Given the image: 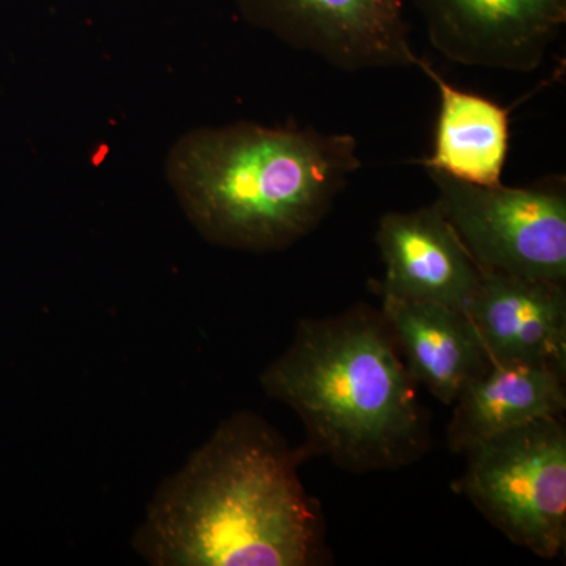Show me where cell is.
Instances as JSON below:
<instances>
[{
    "instance_id": "cell-1",
    "label": "cell",
    "mask_w": 566,
    "mask_h": 566,
    "mask_svg": "<svg viewBox=\"0 0 566 566\" xmlns=\"http://www.w3.org/2000/svg\"><path fill=\"white\" fill-rule=\"evenodd\" d=\"M292 449L253 412H238L156 491L134 549L155 566H308L324 560L322 506Z\"/></svg>"
},
{
    "instance_id": "cell-2",
    "label": "cell",
    "mask_w": 566,
    "mask_h": 566,
    "mask_svg": "<svg viewBox=\"0 0 566 566\" xmlns=\"http://www.w3.org/2000/svg\"><path fill=\"white\" fill-rule=\"evenodd\" d=\"M360 166L349 134L238 122L182 134L166 178L208 243L273 252L314 232Z\"/></svg>"
},
{
    "instance_id": "cell-3",
    "label": "cell",
    "mask_w": 566,
    "mask_h": 566,
    "mask_svg": "<svg viewBox=\"0 0 566 566\" xmlns=\"http://www.w3.org/2000/svg\"><path fill=\"white\" fill-rule=\"evenodd\" d=\"M395 346L381 312L367 305L303 319L260 382L300 416L308 455L352 472L401 468L427 449L428 422Z\"/></svg>"
},
{
    "instance_id": "cell-4",
    "label": "cell",
    "mask_w": 566,
    "mask_h": 566,
    "mask_svg": "<svg viewBox=\"0 0 566 566\" xmlns=\"http://www.w3.org/2000/svg\"><path fill=\"white\" fill-rule=\"evenodd\" d=\"M458 491L516 545L554 558L566 538V430L562 417L536 420L465 452Z\"/></svg>"
},
{
    "instance_id": "cell-5",
    "label": "cell",
    "mask_w": 566,
    "mask_h": 566,
    "mask_svg": "<svg viewBox=\"0 0 566 566\" xmlns=\"http://www.w3.org/2000/svg\"><path fill=\"white\" fill-rule=\"evenodd\" d=\"M427 172L438 188L436 205L480 270L565 283L566 193L560 182L476 186Z\"/></svg>"
},
{
    "instance_id": "cell-6",
    "label": "cell",
    "mask_w": 566,
    "mask_h": 566,
    "mask_svg": "<svg viewBox=\"0 0 566 566\" xmlns=\"http://www.w3.org/2000/svg\"><path fill=\"white\" fill-rule=\"evenodd\" d=\"M244 21L334 69L419 65L403 0H233Z\"/></svg>"
},
{
    "instance_id": "cell-7",
    "label": "cell",
    "mask_w": 566,
    "mask_h": 566,
    "mask_svg": "<svg viewBox=\"0 0 566 566\" xmlns=\"http://www.w3.org/2000/svg\"><path fill=\"white\" fill-rule=\"evenodd\" d=\"M431 44L450 62L528 73L566 22V0H415Z\"/></svg>"
},
{
    "instance_id": "cell-8",
    "label": "cell",
    "mask_w": 566,
    "mask_h": 566,
    "mask_svg": "<svg viewBox=\"0 0 566 566\" xmlns=\"http://www.w3.org/2000/svg\"><path fill=\"white\" fill-rule=\"evenodd\" d=\"M376 244L386 274L379 293L465 311L483 271L452 223L436 205L409 212H387L379 221Z\"/></svg>"
},
{
    "instance_id": "cell-9",
    "label": "cell",
    "mask_w": 566,
    "mask_h": 566,
    "mask_svg": "<svg viewBox=\"0 0 566 566\" xmlns=\"http://www.w3.org/2000/svg\"><path fill=\"white\" fill-rule=\"evenodd\" d=\"M464 312L491 363L547 364L565 371V283L483 271Z\"/></svg>"
},
{
    "instance_id": "cell-10",
    "label": "cell",
    "mask_w": 566,
    "mask_h": 566,
    "mask_svg": "<svg viewBox=\"0 0 566 566\" xmlns=\"http://www.w3.org/2000/svg\"><path fill=\"white\" fill-rule=\"evenodd\" d=\"M382 296L381 315L415 382L452 405L469 381L490 367L465 312L449 305Z\"/></svg>"
},
{
    "instance_id": "cell-11",
    "label": "cell",
    "mask_w": 566,
    "mask_h": 566,
    "mask_svg": "<svg viewBox=\"0 0 566 566\" xmlns=\"http://www.w3.org/2000/svg\"><path fill=\"white\" fill-rule=\"evenodd\" d=\"M565 371L554 365L491 363L458 395L447 428L455 453L536 420L562 417L566 409Z\"/></svg>"
},
{
    "instance_id": "cell-12",
    "label": "cell",
    "mask_w": 566,
    "mask_h": 566,
    "mask_svg": "<svg viewBox=\"0 0 566 566\" xmlns=\"http://www.w3.org/2000/svg\"><path fill=\"white\" fill-rule=\"evenodd\" d=\"M417 66L438 85L441 98L433 151L422 159L424 170L469 185H501L510 148L509 107L453 87L423 59Z\"/></svg>"
}]
</instances>
